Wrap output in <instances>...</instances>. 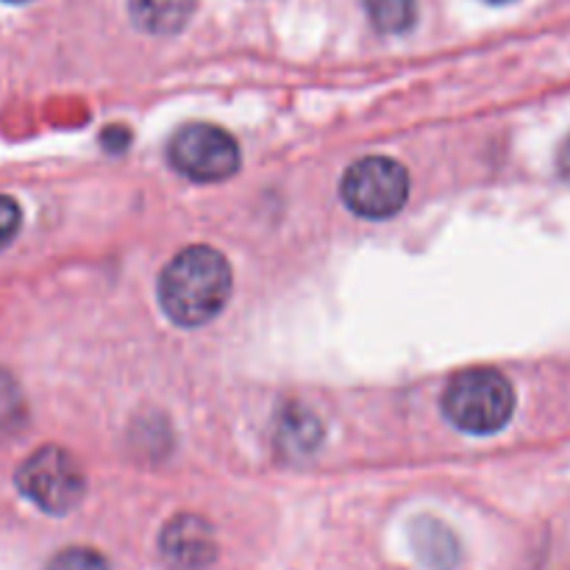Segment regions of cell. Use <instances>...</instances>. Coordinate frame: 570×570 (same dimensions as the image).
I'll list each match as a JSON object with an SVG mask.
<instances>
[{
  "mask_svg": "<svg viewBox=\"0 0 570 570\" xmlns=\"http://www.w3.org/2000/svg\"><path fill=\"white\" fill-rule=\"evenodd\" d=\"M232 295V267L206 245L173 256L159 276V304L173 323L195 328L223 312Z\"/></svg>",
  "mask_w": 570,
  "mask_h": 570,
  "instance_id": "cell-1",
  "label": "cell"
},
{
  "mask_svg": "<svg viewBox=\"0 0 570 570\" xmlns=\"http://www.w3.org/2000/svg\"><path fill=\"white\" fill-rule=\"evenodd\" d=\"M443 412L456 429L468 434H495L515 412L512 384L490 367L462 371L445 384Z\"/></svg>",
  "mask_w": 570,
  "mask_h": 570,
  "instance_id": "cell-2",
  "label": "cell"
},
{
  "mask_svg": "<svg viewBox=\"0 0 570 570\" xmlns=\"http://www.w3.org/2000/svg\"><path fill=\"white\" fill-rule=\"evenodd\" d=\"M17 490L48 515H67L87 495V476L70 451L42 445L17 468Z\"/></svg>",
  "mask_w": 570,
  "mask_h": 570,
  "instance_id": "cell-3",
  "label": "cell"
},
{
  "mask_svg": "<svg viewBox=\"0 0 570 570\" xmlns=\"http://www.w3.org/2000/svg\"><path fill=\"white\" fill-rule=\"evenodd\" d=\"M345 206L367 220H384L404 209L410 198V176L390 156H365L345 170L340 184Z\"/></svg>",
  "mask_w": 570,
  "mask_h": 570,
  "instance_id": "cell-4",
  "label": "cell"
},
{
  "mask_svg": "<svg viewBox=\"0 0 570 570\" xmlns=\"http://www.w3.org/2000/svg\"><path fill=\"white\" fill-rule=\"evenodd\" d=\"M170 165L193 181H226L239 170V148L223 128L195 122L170 139Z\"/></svg>",
  "mask_w": 570,
  "mask_h": 570,
  "instance_id": "cell-5",
  "label": "cell"
},
{
  "mask_svg": "<svg viewBox=\"0 0 570 570\" xmlns=\"http://www.w3.org/2000/svg\"><path fill=\"white\" fill-rule=\"evenodd\" d=\"M159 551L173 570H204L217 557L215 529L200 515H176L159 538Z\"/></svg>",
  "mask_w": 570,
  "mask_h": 570,
  "instance_id": "cell-6",
  "label": "cell"
},
{
  "mask_svg": "<svg viewBox=\"0 0 570 570\" xmlns=\"http://www.w3.org/2000/svg\"><path fill=\"white\" fill-rule=\"evenodd\" d=\"M195 0H128V14L134 26L145 33H178L189 22Z\"/></svg>",
  "mask_w": 570,
  "mask_h": 570,
  "instance_id": "cell-7",
  "label": "cell"
},
{
  "mask_svg": "<svg viewBox=\"0 0 570 570\" xmlns=\"http://www.w3.org/2000/svg\"><path fill=\"white\" fill-rule=\"evenodd\" d=\"M412 546H415L417 560L432 570H451L456 566V560H460V554H456V540L451 538L449 529L429 521V518L415 523V529H412Z\"/></svg>",
  "mask_w": 570,
  "mask_h": 570,
  "instance_id": "cell-8",
  "label": "cell"
},
{
  "mask_svg": "<svg viewBox=\"0 0 570 570\" xmlns=\"http://www.w3.org/2000/svg\"><path fill=\"white\" fill-rule=\"evenodd\" d=\"M321 443V423L301 406H289L278 423V445L287 456H306Z\"/></svg>",
  "mask_w": 570,
  "mask_h": 570,
  "instance_id": "cell-9",
  "label": "cell"
},
{
  "mask_svg": "<svg viewBox=\"0 0 570 570\" xmlns=\"http://www.w3.org/2000/svg\"><path fill=\"white\" fill-rule=\"evenodd\" d=\"M371 22L382 33H404L415 26V0H365Z\"/></svg>",
  "mask_w": 570,
  "mask_h": 570,
  "instance_id": "cell-10",
  "label": "cell"
},
{
  "mask_svg": "<svg viewBox=\"0 0 570 570\" xmlns=\"http://www.w3.org/2000/svg\"><path fill=\"white\" fill-rule=\"evenodd\" d=\"M45 570H109V566L92 549H65L48 562Z\"/></svg>",
  "mask_w": 570,
  "mask_h": 570,
  "instance_id": "cell-11",
  "label": "cell"
},
{
  "mask_svg": "<svg viewBox=\"0 0 570 570\" xmlns=\"http://www.w3.org/2000/svg\"><path fill=\"white\" fill-rule=\"evenodd\" d=\"M22 226V212L17 206L14 198L9 195H0V250L9 248L11 239L17 237Z\"/></svg>",
  "mask_w": 570,
  "mask_h": 570,
  "instance_id": "cell-12",
  "label": "cell"
},
{
  "mask_svg": "<svg viewBox=\"0 0 570 570\" xmlns=\"http://www.w3.org/2000/svg\"><path fill=\"white\" fill-rule=\"evenodd\" d=\"M562 170L570 173V142L566 145V150H562Z\"/></svg>",
  "mask_w": 570,
  "mask_h": 570,
  "instance_id": "cell-13",
  "label": "cell"
},
{
  "mask_svg": "<svg viewBox=\"0 0 570 570\" xmlns=\"http://www.w3.org/2000/svg\"><path fill=\"white\" fill-rule=\"evenodd\" d=\"M488 3H495V6H501V3H512V0H488Z\"/></svg>",
  "mask_w": 570,
  "mask_h": 570,
  "instance_id": "cell-14",
  "label": "cell"
},
{
  "mask_svg": "<svg viewBox=\"0 0 570 570\" xmlns=\"http://www.w3.org/2000/svg\"><path fill=\"white\" fill-rule=\"evenodd\" d=\"M6 3H26V0H6Z\"/></svg>",
  "mask_w": 570,
  "mask_h": 570,
  "instance_id": "cell-15",
  "label": "cell"
}]
</instances>
